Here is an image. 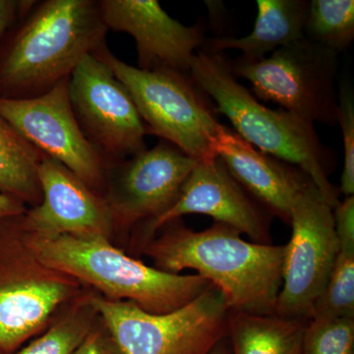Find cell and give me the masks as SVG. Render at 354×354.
I'll list each match as a JSON object with an SVG mask.
<instances>
[{"label":"cell","instance_id":"cell-24","mask_svg":"<svg viewBox=\"0 0 354 354\" xmlns=\"http://www.w3.org/2000/svg\"><path fill=\"white\" fill-rule=\"evenodd\" d=\"M337 100V125L341 127L344 140V167L339 190L349 197L354 194V95L351 84H339Z\"/></svg>","mask_w":354,"mask_h":354},{"label":"cell","instance_id":"cell-29","mask_svg":"<svg viewBox=\"0 0 354 354\" xmlns=\"http://www.w3.org/2000/svg\"><path fill=\"white\" fill-rule=\"evenodd\" d=\"M212 354H232V353H230V346L228 344L227 337L216 346V348L214 349Z\"/></svg>","mask_w":354,"mask_h":354},{"label":"cell","instance_id":"cell-25","mask_svg":"<svg viewBox=\"0 0 354 354\" xmlns=\"http://www.w3.org/2000/svg\"><path fill=\"white\" fill-rule=\"evenodd\" d=\"M72 354H121L113 335L101 318Z\"/></svg>","mask_w":354,"mask_h":354},{"label":"cell","instance_id":"cell-5","mask_svg":"<svg viewBox=\"0 0 354 354\" xmlns=\"http://www.w3.org/2000/svg\"><path fill=\"white\" fill-rule=\"evenodd\" d=\"M20 216L0 223V354L12 353L41 334L86 290L38 259L26 241Z\"/></svg>","mask_w":354,"mask_h":354},{"label":"cell","instance_id":"cell-11","mask_svg":"<svg viewBox=\"0 0 354 354\" xmlns=\"http://www.w3.org/2000/svg\"><path fill=\"white\" fill-rule=\"evenodd\" d=\"M68 91L81 129L106 164L146 150L148 133L131 95L99 58H83L70 76Z\"/></svg>","mask_w":354,"mask_h":354},{"label":"cell","instance_id":"cell-18","mask_svg":"<svg viewBox=\"0 0 354 354\" xmlns=\"http://www.w3.org/2000/svg\"><path fill=\"white\" fill-rule=\"evenodd\" d=\"M309 320L277 314L228 312L227 339L232 354H302Z\"/></svg>","mask_w":354,"mask_h":354},{"label":"cell","instance_id":"cell-23","mask_svg":"<svg viewBox=\"0 0 354 354\" xmlns=\"http://www.w3.org/2000/svg\"><path fill=\"white\" fill-rule=\"evenodd\" d=\"M302 354H354V319H310Z\"/></svg>","mask_w":354,"mask_h":354},{"label":"cell","instance_id":"cell-27","mask_svg":"<svg viewBox=\"0 0 354 354\" xmlns=\"http://www.w3.org/2000/svg\"><path fill=\"white\" fill-rule=\"evenodd\" d=\"M34 2L0 0V39L14 20L20 18Z\"/></svg>","mask_w":354,"mask_h":354},{"label":"cell","instance_id":"cell-4","mask_svg":"<svg viewBox=\"0 0 354 354\" xmlns=\"http://www.w3.org/2000/svg\"><path fill=\"white\" fill-rule=\"evenodd\" d=\"M24 234L28 245L44 265L69 274L104 299L133 302L148 313L181 308L212 286L197 274H169L146 265L104 237L41 239L25 230Z\"/></svg>","mask_w":354,"mask_h":354},{"label":"cell","instance_id":"cell-26","mask_svg":"<svg viewBox=\"0 0 354 354\" xmlns=\"http://www.w3.org/2000/svg\"><path fill=\"white\" fill-rule=\"evenodd\" d=\"M339 250L354 251V197H346L333 209Z\"/></svg>","mask_w":354,"mask_h":354},{"label":"cell","instance_id":"cell-15","mask_svg":"<svg viewBox=\"0 0 354 354\" xmlns=\"http://www.w3.org/2000/svg\"><path fill=\"white\" fill-rule=\"evenodd\" d=\"M99 6L108 30L134 39L139 69L189 74L193 57L207 39L201 23L181 24L157 0H101Z\"/></svg>","mask_w":354,"mask_h":354},{"label":"cell","instance_id":"cell-7","mask_svg":"<svg viewBox=\"0 0 354 354\" xmlns=\"http://www.w3.org/2000/svg\"><path fill=\"white\" fill-rule=\"evenodd\" d=\"M92 304L121 354H212L227 337L230 311L213 285L165 314L148 313L130 301H111L95 291Z\"/></svg>","mask_w":354,"mask_h":354},{"label":"cell","instance_id":"cell-17","mask_svg":"<svg viewBox=\"0 0 354 354\" xmlns=\"http://www.w3.org/2000/svg\"><path fill=\"white\" fill-rule=\"evenodd\" d=\"M257 17L253 31L241 38L220 37L205 39L202 50L223 53L227 50L241 51V59L257 62L305 39L304 27L309 1L305 0H257Z\"/></svg>","mask_w":354,"mask_h":354},{"label":"cell","instance_id":"cell-20","mask_svg":"<svg viewBox=\"0 0 354 354\" xmlns=\"http://www.w3.org/2000/svg\"><path fill=\"white\" fill-rule=\"evenodd\" d=\"M92 292L86 288L58 311L41 334L9 354L73 353L99 318L92 304Z\"/></svg>","mask_w":354,"mask_h":354},{"label":"cell","instance_id":"cell-2","mask_svg":"<svg viewBox=\"0 0 354 354\" xmlns=\"http://www.w3.org/2000/svg\"><path fill=\"white\" fill-rule=\"evenodd\" d=\"M0 58V97L28 99L69 78L84 57L106 44L99 1H35Z\"/></svg>","mask_w":354,"mask_h":354},{"label":"cell","instance_id":"cell-6","mask_svg":"<svg viewBox=\"0 0 354 354\" xmlns=\"http://www.w3.org/2000/svg\"><path fill=\"white\" fill-rule=\"evenodd\" d=\"M93 55L127 88L148 134L169 142L197 162L216 157L214 141L221 124L189 74L139 69L116 57L106 44Z\"/></svg>","mask_w":354,"mask_h":354},{"label":"cell","instance_id":"cell-12","mask_svg":"<svg viewBox=\"0 0 354 354\" xmlns=\"http://www.w3.org/2000/svg\"><path fill=\"white\" fill-rule=\"evenodd\" d=\"M108 165L114 167V179L106 180V190L114 227L129 230L171 208L197 162L160 140L150 150Z\"/></svg>","mask_w":354,"mask_h":354},{"label":"cell","instance_id":"cell-28","mask_svg":"<svg viewBox=\"0 0 354 354\" xmlns=\"http://www.w3.org/2000/svg\"><path fill=\"white\" fill-rule=\"evenodd\" d=\"M27 209V205L20 200L0 193V223L9 218L22 216Z\"/></svg>","mask_w":354,"mask_h":354},{"label":"cell","instance_id":"cell-3","mask_svg":"<svg viewBox=\"0 0 354 354\" xmlns=\"http://www.w3.org/2000/svg\"><path fill=\"white\" fill-rule=\"evenodd\" d=\"M189 75L204 94L216 102L215 111L227 116L235 133L261 152L299 167L335 209L339 190L330 183L335 153L324 145L315 127L286 109L261 104L241 85L223 53L198 50Z\"/></svg>","mask_w":354,"mask_h":354},{"label":"cell","instance_id":"cell-1","mask_svg":"<svg viewBox=\"0 0 354 354\" xmlns=\"http://www.w3.org/2000/svg\"><path fill=\"white\" fill-rule=\"evenodd\" d=\"M160 230L140 249L156 269L174 274L197 272L221 291L230 312L274 314L285 245L246 241L220 223L196 232L176 220Z\"/></svg>","mask_w":354,"mask_h":354},{"label":"cell","instance_id":"cell-21","mask_svg":"<svg viewBox=\"0 0 354 354\" xmlns=\"http://www.w3.org/2000/svg\"><path fill=\"white\" fill-rule=\"evenodd\" d=\"M305 39L339 55L354 39L353 0H312L304 27Z\"/></svg>","mask_w":354,"mask_h":354},{"label":"cell","instance_id":"cell-14","mask_svg":"<svg viewBox=\"0 0 354 354\" xmlns=\"http://www.w3.org/2000/svg\"><path fill=\"white\" fill-rule=\"evenodd\" d=\"M41 202L20 216L28 234L111 239L114 221L106 197L97 194L64 165L44 155L38 169Z\"/></svg>","mask_w":354,"mask_h":354},{"label":"cell","instance_id":"cell-13","mask_svg":"<svg viewBox=\"0 0 354 354\" xmlns=\"http://www.w3.org/2000/svg\"><path fill=\"white\" fill-rule=\"evenodd\" d=\"M189 214L211 216L253 242L272 244L271 215L241 187L218 157L197 162L171 208L139 227L135 245L140 251L165 225Z\"/></svg>","mask_w":354,"mask_h":354},{"label":"cell","instance_id":"cell-10","mask_svg":"<svg viewBox=\"0 0 354 354\" xmlns=\"http://www.w3.org/2000/svg\"><path fill=\"white\" fill-rule=\"evenodd\" d=\"M69 78L37 97H0V115L43 155L106 197L108 164L77 120L69 99Z\"/></svg>","mask_w":354,"mask_h":354},{"label":"cell","instance_id":"cell-8","mask_svg":"<svg viewBox=\"0 0 354 354\" xmlns=\"http://www.w3.org/2000/svg\"><path fill=\"white\" fill-rule=\"evenodd\" d=\"M337 53L304 39L257 62L230 60L234 76L249 81L253 94L274 102L307 122L337 125L335 82Z\"/></svg>","mask_w":354,"mask_h":354},{"label":"cell","instance_id":"cell-19","mask_svg":"<svg viewBox=\"0 0 354 354\" xmlns=\"http://www.w3.org/2000/svg\"><path fill=\"white\" fill-rule=\"evenodd\" d=\"M44 155L0 115V193L31 207L41 202L38 169Z\"/></svg>","mask_w":354,"mask_h":354},{"label":"cell","instance_id":"cell-22","mask_svg":"<svg viewBox=\"0 0 354 354\" xmlns=\"http://www.w3.org/2000/svg\"><path fill=\"white\" fill-rule=\"evenodd\" d=\"M313 318L354 319V251L339 250Z\"/></svg>","mask_w":354,"mask_h":354},{"label":"cell","instance_id":"cell-16","mask_svg":"<svg viewBox=\"0 0 354 354\" xmlns=\"http://www.w3.org/2000/svg\"><path fill=\"white\" fill-rule=\"evenodd\" d=\"M214 152L242 188L270 214L290 225L291 209L311 181L299 167L261 152L221 124Z\"/></svg>","mask_w":354,"mask_h":354},{"label":"cell","instance_id":"cell-9","mask_svg":"<svg viewBox=\"0 0 354 354\" xmlns=\"http://www.w3.org/2000/svg\"><path fill=\"white\" fill-rule=\"evenodd\" d=\"M290 225L274 314L310 320L339 252L333 208L312 181L295 200Z\"/></svg>","mask_w":354,"mask_h":354}]
</instances>
